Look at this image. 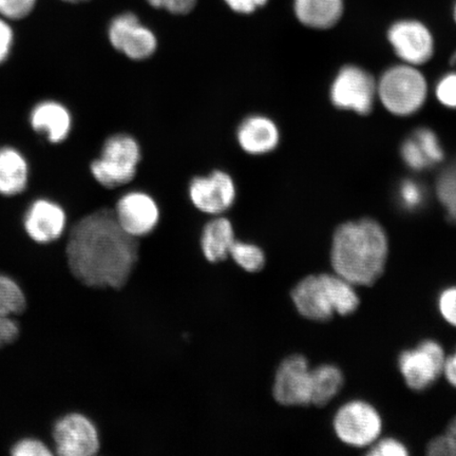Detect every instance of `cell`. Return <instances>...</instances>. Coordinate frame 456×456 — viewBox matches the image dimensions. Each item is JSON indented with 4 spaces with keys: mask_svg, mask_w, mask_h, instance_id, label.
Returning a JSON list of instances; mask_svg holds the SVG:
<instances>
[{
    "mask_svg": "<svg viewBox=\"0 0 456 456\" xmlns=\"http://www.w3.org/2000/svg\"><path fill=\"white\" fill-rule=\"evenodd\" d=\"M389 241L373 219L341 224L333 237L330 261L335 273L353 285H370L385 271Z\"/></svg>",
    "mask_w": 456,
    "mask_h": 456,
    "instance_id": "7a4b0ae2",
    "label": "cell"
},
{
    "mask_svg": "<svg viewBox=\"0 0 456 456\" xmlns=\"http://www.w3.org/2000/svg\"><path fill=\"white\" fill-rule=\"evenodd\" d=\"M380 415L373 406L362 401H353L335 414L333 426L341 442L352 447H367L378 440L381 432Z\"/></svg>",
    "mask_w": 456,
    "mask_h": 456,
    "instance_id": "52a82bcc",
    "label": "cell"
},
{
    "mask_svg": "<svg viewBox=\"0 0 456 456\" xmlns=\"http://www.w3.org/2000/svg\"><path fill=\"white\" fill-rule=\"evenodd\" d=\"M139 239L118 224L113 209L100 208L72 227L66 247L68 266L85 287L119 290L140 261Z\"/></svg>",
    "mask_w": 456,
    "mask_h": 456,
    "instance_id": "6da1fadb",
    "label": "cell"
},
{
    "mask_svg": "<svg viewBox=\"0 0 456 456\" xmlns=\"http://www.w3.org/2000/svg\"><path fill=\"white\" fill-rule=\"evenodd\" d=\"M62 2L69 3V4H79L87 2V0H62Z\"/></svg>",
    "mask_w": 456,
    "mask_h": 456,
    "instance_id": "ab89813d",
    "label": "cell"
},
{
    "mask_svg": "<svg viewBox=\"0 0 456 456\" xmlns=\"http://www.w3.org/2000/svg\"><path fill=\"white\" fill-rule=\"evenodd\" d=\"M273 397L282 406L312 404V369L305 356L290 355L279 364L273 378Z\"/></svg>",
    "mask_w": 456,
    "mask_h": 456,
    "instance_id": "8fae6325",
    "label": "cell"
},
{
    "mask_svg": "<svg viewBox=\"0 0 456 456\" xmlns=\"http://www.w3.org/2000/svg\"><path fill=\"white\" fill-rule=\"evenodd\" d=\"M27 309L24 290L14 279L0 273V316L12 318Z\"/></svg>",
    "mask_w": 456,
    "mask_h": 456,
    "instance_id": "7402d4cb",
    "label": "cell"
},
{
    "mask_svg": "<svg viewBox=\"0 0 456 456\" xmlns=\"http://www.w3.org/2000/svg\"><path fill=\"white\" fill-rule=\"evenodd\" d=\"M300 315L313 322H327L335 313L328 273L302 279L290 293Z\"/></svg>",
    "mask_w": 456,
    "mask_h": 456,
    "instance_id": "5bb4252c",
    "label": "cell"
},
{
    "mask_svg": "<svg viewBox=\"0 0 456 456\" xmlns=\"http://www.w3.org/2000/svg\"><path fill=\"white\" fill-rule=\"evenodd\" d=\"M436 95L442 105L456 110V72L448 73L440 79L436 87Z\"/></svg>",
    "mask_w": 456,
    "mask_h": 456,
    "instance_id": "83f0119b",
    "label": "cell"
},
{
    "mask_svg": "<svg viewBox=\"0 0 456 456\" xmlns=\"http://www.w3.org/2000/svg\"><path fill=\"white\" fill-rule=\"evenodd\" d=\"M237 193L235 180L221 169L207 175H197L188 185V198L193 208L213 216L228 212L236 203Z\"/></svg>",
    "mask_w": 456,
    "mask_h": 456,
    "instance_id": "8992f818",
    "label": "cell"
},
{
    "mask_svg": "<svg viewBox=\"0 0 456 456\" xmlns=\"http://www.w3.org/2000/svg\"><path fill=\"white\" fill-rule=\"evenodd\" d=\"M20 329L13 318L0 316V349L13 344L19 338Z\"/></svg>",
    "mask_w": 456,
    "mask_h": 456,
    "instance_id": "e575fe53",
    "label": "cell"
},
{
    "mask_svg": "<svg viewBox=\"0 0 456 456\" xmlns=\"http://www.w3.org/2000/svg\"><path fill=\"white\" fill-rule=\"evenodd\" d=\"M28 164L20 151L5 147L0 150V195L15 196L25 191Z\"/></svg>",
    "mask_w": 456,
    "mask_h": 456,
    "instance_id": "ffe728a7",
    "label": "cell"
},
{
    "mask_svg": "<svg viewBox=\"0 0 456 456\" xmlns=\"http://www.w3.org/2000/svg\"><path fill=\"white\" fill-rule=\"evenodd\" d=\"M111 47L134 61H144L155 55L159 41L155 32L144 26L134 13L119 14L110 21L107 32Z\"/></svg>",
    "mask_w": 456,
    "mask_h": 456,
    "instance_id": "ba28073f",
    "label": "cell"
},
{
    "mask_svg": "<svg viewBox=\"0 0 456 456\" xmlns=\"http://www.w3.org/2000/svg\"><path fill=\"white\" fill-rule=\"evenodd\" d=\"M14 33L12 28L8 24L7 20L0 16V64L10 54L13 45Z\"/></svg>",
    "mask_w": 456,
    "mask_h": 456,
    "instance_id": "d590c367",
    "label": "cell"
},
{
    "mask_svg": "<svg viewBox=\"0 0 456 456\" xmlns=\"http://www.w3.org/2000/svg\"><path fill=\"white\" fill-rule=\"evenodd\" d=\"M230 258L238 267L248 273L261 272L266 264L265 250L259 245L238 239L231 248Z\"/></svg>",
    "mask_w": 456,
    "mask_h": 456,
    "instance_id": "603a6c76",
    "label": "cell"
},
{
    "mask_svg": "<svg viewBox=\"0 0 456 456\" xmlns=\"http://www.w3.org/2000/svg\"><path fill=\"white\" fill-rule=\"evenodd\" d=\"M387 37L403 64L423 65L435 53L433 34L424 22L418 20L403 19L393 22Z\"/></svg>",
    "mask_w": 456,
    "mask_h": 456,
    "instance_id": "7c38bea8",
    "label": "cell"
},
{
    "mask_svg": "<svg viewBox=\"0 0 456 456\" xmlns=\"http://www.w3.org/2000/svg\"><path fill=\"white\" fill-rule=\"evenodd\" d=\"M427 453L432 456H456V442L446 433L428 444Z\"/></svg>",
    "mask_w": 456,
    "mask_h": 456,
    "instance_id": "836d02e7",
    "label": "cell"
},
{
    "mask_svg": "<svg viewBox=\"0 0 456 456\" xmlns=\"http://www.w3.org/2000/svg\"><path fill=\"white\" fill-rule=\"evenodd\" d=\"M447 433L452 436L456 442V418L450 423Z\"/></svg>",
    "mask_w": 456,
    "mask_h": 456,
    "instance_id": "f35d334b",
    "label": "cell"
},
{
    "mask_svg": "<svg viewBox=\"0 0 456 456\" xmlns=\"http://www.w3.org/2000/svg\"><path fill=\"white\" fill-rule=\"evenodd\" d=\"M437 305L444 321L456 327V287L443 290Z\"/></svg>",
    "mask_w": 456,
    "mask_h": 456,
    "instance_id": "4dcf8cb0",
    "label": "cell"
},
{
    "mask_svg": "<svg viewBox=\"0 0 456 456\" xmlns=\"http://www.w3.org/2000/svg\"><path fill=\"white\" fill-rule=\"evenodd\" d=\"M345 0H294L296 19L315 30H328L338 24L345 13Z\"/></svg>",
    "mask_w": 456,
    "mask_h": 456,
    "instance_id": "d6986e66",
    "label": "cell"
},
{
    "mask_svg": "<svg viewBox=\"0 0 456 456\" xmlns=\"http://www.w3.org/2000/svg\"><path fill=\"white\" fill-rule=\"evenodd\" d=\"M428 84L415 66L402 64L389 68L378 84V96L387 111L409 117L424 106Z\"/></svg>",
    "mask_w": 456,
    "mask_h": 456,
    "instance_id": "277c9868",
    "label": "cell"
},
{
    "mask_svg": "<svg viewBox=\"0 0 456 456\" xmlns=\"http://www.w3.org/2000/svg\"><path fill=\"white\" fill-rule=\"evenodd\" d=\"M55 452L61 456H94L102 448L98 428L82 413H69L55 421Z\"/></svg>",
    "mask_w": 456,
    "mask_h": 456,
    "instance_id": "9c48e42d",
    "label": "cell"
},
{
    "mask_svg": "<svg viewBox=\"0 0 456 456\" xmlns=\"http://www.w3.org/2000/svg\"><path fill=\"white\" fill-rule=\"evenodd\" d=\"M401 153L403 162L406 163L410 168L419 171L432 167L413 136L403 142Z\"/></svg>",
    "mask_w": 456,
    "mask_h": 456,
    "instance_id": "484cf974",
    "label": "cell"
},
{
    "mask_svg": "<svg viewBox=\"0 0 456 456\" xmlns=\"http://www.w3.org/2000/svg\"><path fill=\"white\" fill-rule=\"evenodd\" d=\"M452 64L456 65V50H455V53L452 56Z\"/></svg>",
    "mask_w": 456,
    "mask_h": 456,
    "instance_id": "b9f144b4",
    "label": "cell"
},
{
    "mask_svg": "<svg viewBox=\"0 0 456 456\" xmlns=\"http://www.w3.org/2000/svg\"><path fill=\"white\" fill-rule=\"evenodd\" d=\"M449 383L456 387V351L444 362V372Z\"/></svg>",
    "mask_w": 456,
    "mask_h": 456,
    "instance_id": "74e56055",
    "label": "cell"
},
{
    "mask_svg": "<svg viewBox=\"0 0 456 456\" xmlns=\"http://www.w3.org/2000/svg\"><path fill=\"white\" fill-rule=\"evenodd\" d=\"M345 379L334 364H322L312 370V404L324 406L338 395Z\"/></svg>",
    "mask_w": 456,
    "mask_h": 456,
    "instance_id": "44dd1931",
    "label": "cell"
},
{
    "mask_svg": "<svg viewBox=\"0 0 456 456\" xmlns=\"http://www.w3.org/2000/svg\"><path fill=\"white\" fill-rule=\"evenodd\" d=\"M444 362L446 356L442 346L435 340H425L399 355L398 368L409 387L424 391L440 378Z\"/></svg>",
    "mask_w": 456,
    "mask_h": 456,
    "instance_id": "30bf717a",
    "label": "cell"
},
{
    "mask_svg": "<svg viewBox=\"0 0 456 456\" xmlns=\"http://www.w3.org/2000/svg\"><path fill=\"white\" fill-rule=\"evenodd\" d=\"M330 94V101L339 110L364 116L373 110L378 96V84L362 68L346 66L336 76Z\"/></svg>",
    "mask_w": 456,
    "mask_h": 456,
    "instance_id": "5b68a950",
    "label": "cell"
},
{
    "mask_svg": "<svg viewBox=\"0 0 456 456\" xmlns=\"http://www.w3.org/2000/svg\"><path fill=\"white\" fill-rule=\"evenodd\" d=\"M30 122L34 130L44 133L54 144L64 142L72 128L70 111L54 101L43 102L34 108Z\"/></svg>",
    "mask_w": 456,
    "mask_h": 456,
    "instance_id": "ac0fdd59",
    "label": "cell"
},
{
    "mask_svg": "<svg viewBox=\"0 0 456 456\" xmlns=\"http://www.w3.org/2000/svg\"><path fill=\"white\" fill-rule=\"evenodd\" d=\"M236 139L247 155L260 157L276 150L281 142V130L271 118L252 114L239 124Z\"/></svg>",
    "mask_w": 456,
    "mask_h": 456,
    "instance_id": "2e32d148",
    "label": "cell"
},
{
    "mask_svg": "<svg viewBox=\"0 0 456 456\" xmlns=\"http://www.w3.org/2000/svg\"><path fill=\"white\" fill-rule=\"evenodd\" d=\"M369 455L372 456H403L408 455L406 446L395 438H385L383 441L376 443L370 449Z\"/></svg>",
    "mask_w": 456,
    "mask_h": 456,
    "instance_id": "d6a6232c",
    "label": "cell"
},
{
    "mask_svg": "<svg viewBox=\"0 0 456 456\" xmlns=\"http://www.w3.org/2000/svg\"><path fill=\"white\" fill-rule=\"evenodd\" d=\"M236 240L232 222L224 215L215 216L202 228L200 248L208 264L216 265L230 258L231 248Z\"/></svg>",
    "mask_w": 456,
    "mask_h": 456,
    "instance_id": "e0dca14e",
    "label": "cell"
},
{
    "mask_svg": "<svg viewBox=\"0 0 456 456\" xmlns=\"http://www.w3.org/2000/svg\"><path fill=\"white\" fill-rule=\"evenodd\" d=\"M399 199L404 208L409 210L419 208L424 202L425 192L423 187L415 181H403L399 187Z\"/></svg>",
    "mask_w": 456,
    "mask_h": 456,
    "instance_id": "4316f807",
    "label": "cell"
},
{
    "mask_svg": "<svg viewBox=\"0 0 456 456\" xmlns=\"http://www.w3.org/2000/svg\"><path fill=\"white\" fill-rule=\"evenodd\" d=\"M424 152L425 157L431 165H435L443 161L444 152L440 139L435 131L429 128L421 127L415 130L412 135Z\"/></svg>",
    "mask_w": 456,
    "mask_h": 456,
    "instance_id": "cb8c5ba5",
    "label": "cell"
},
{
    "mask_svg": "<svg viewBox=\"0 0 456 456\" xmlns=\"http://www.w3.org/2000/svg\"><path fill=\"white\" fill-rule=\"evenodd\" d=\"M438 195H440L450 216L456 221V178L454 176H444L441 183L438 184Z\"/></svg>",
    "mask_w": 456,
    "mask_h": 456,
    "instance_id": "f546056e",
    "label": "cell"
},
{
    "mask_svg": "<svg viewBox=\"0 0 456 456\" xmlns=\"http://www.w3.org/2000/svg\"><path fill=\"white\" fill-rule=\"evenodd\" d=\"M37 0H0V16L5 20L26 19L36 8Z\"/></svg>",
    "mask_w": 456,
    "mask_h": 456,
    "instance_id": "d4e9b609",
    "label": "cell"
},
{
    "mask_svg": "<svg viewBox=\"0 0 456 456\" xmlns=\"http://www.w3.org/2000/svg\"><path fill=\"white\" fill-rule=\"evenodd\" d=\"M142 148L134 136L116 134L102 144L101 155L90 164V173L107 190L131 183L138 174Z\"/></svg>",
    "mask_w": 456,
    "mask_h": 456,
    "instance_id": "3957f363",
    "label": "cell"
},
{
    "mask_svg": "<svg viewBox=\"0 0 456 456\" xmlns=\"http://www.w3.org/2000/svg\"><path fill=\"white\" fill-rule=\"evenodd\" d=\"M452 13H453V20H454L455 24H456V0H455V3H454V5H453Z\"/></svg>",
    "mask_w": 456,
    "mask_h": 456,
    "instance_id": "60d3db41",
    "label": "cell"
},
{
    "mask_svg": "<svg viewBox=\"0 0 456 456\" xmlns=\"http://www.w3.org/2000/svg\"><path fill=\"white\" fill-rule=\"evenodd\" d=\"M11 454L14 456H48L53 452L42 441L37 440V438H24L14 444Z\"/></svg>",
    "mask_w": 456,
    "mask_h": 456,
    "instance_id": "f1b7e54d",
    "label": "cell"
},
{
    "mask_svg": "<svg viewBox=\"0 0 456 456\" xmlns=\"http://www.w3.org/2000/svg\"><path fill=\"white\" fill-rule=\"evenodd\" d=\"M151 7L164 9L175 15H185L196 7L197 0H146Z\"/></svg>",
    "mask_w": 456,
    "mask_h": 456,
    "instance_id": "1f68e13d",
    "label": "cell"
},
{
    "mask_svg": "<svg viewBox=\"0 0 456 456\" xmlns=\"http://www.w3.org/2000/svg\"><path fill=\"white\" fill-rule=\"evenodd\" d=\"M25 230L33 241L53 243L66 230L67 215L64 208L49 200L33 202L25 216Z\"/></svg>",
    "mask_w": 456,
    "mask_h": 456,
    "instance_id": "9a60e30c",
    "label": "cell"
},
{
    "mask_svg": "<svg viewBox=\"0 0 456 456\" xmlns=\"http://www.w3.org/2000/svg\"><path fill=\"white\" fill-rule=\"evenodd\" d=\"M228 8L238 14H253L264 8L269 0H224Z\"/></svg>",
    "mask_w": 456,
    "mask_h": 456,
    "instance_id": "8d00e7d4",
    "label": "cell"
},
{
    "mask_svg": "<svg viewBox=\"0 0 456 456\" xmlns=\"http://www.w3.org/2000/svg\"><path fill=\"white\" fill-rule=\"evenodd\" d=\"M118 224L131 237L150 236L161 221V208L150 193L133 191L124 193L113 208Z\"/></svg>",
    "mask_w": 456,
    "mask_h": 456,
    "instance_id": "4fadbf2b",
    "label": "cell"
}]
</instances>
